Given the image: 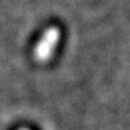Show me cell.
Wrapping results in <instances>:
<instances>
[{"mask_svg":"<svg viewBox=\"0 0 130 130\" xmlns=\"http://www.w3.org/2000/svg\"><path fill=\"white\" fill-rule=\"evenodd\" d=\"M61 32L55 26H51L44 30L43 36L40 38L35 50H33V55H35V60L38 62H47L53 57V53H54L55 47L58 44Z\"/></svg>","mask_w":130,"mask_h":130,"instance_id":"6da1fadb","label":"cell"},{"mask_svg":"<svg viewBox=\"0 0 130 130\" xmlns=\"http://www.w3.org/2000/svg\"><path fill=\"white\" fill-rule=\"evenodd\" d=\"M18 130H29V129H26V127H22V129H18Z\"/></svg>","mask_w":130,"mask_h":130,"instance_id":"7a4b0ae2","label":"cell"}]
</instances>
